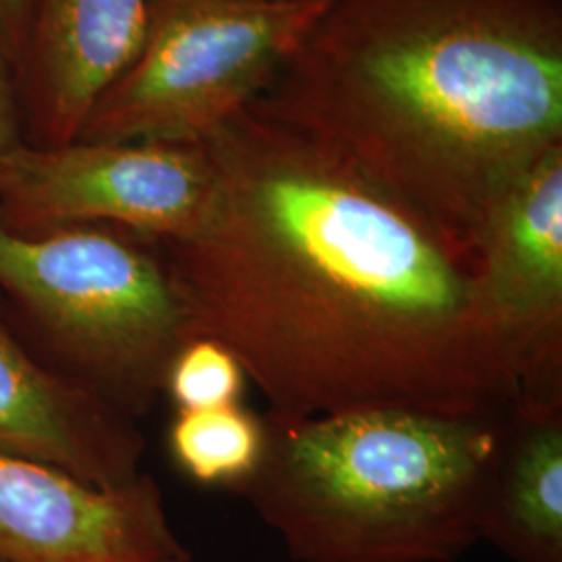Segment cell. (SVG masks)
I'll return each instance as SVG.
<instances>
[{"label": "cell", "instance_id": "obj_8", "mask_svg": "<svg viewBox=\"0 0 562 562\" xmlns=\"http://www.w3.org/2000/svg\"><path fill=\"white\" fill-rule=\"evenodd\" d=\"M473 276L519 359V387L562 382V144L496 202L473 246Z\"/></svg>", "mask_w": 562, "mask_h": 562}, {"label": "cell", "instance_id": "obj_3", "mask_svg": "<svg viewBox=\"0 0 562 562\" xmlns=\"http://www.w3.org/2000/svg\"><path fill=\"white\" fill-rule=\"evenodd\" d=\"M503 417L269 413L261 462L234 492L294 561L452 562L480 540Z\"/></svg>", "mask_w": 562, "mask_h": 562}, {"label": "cell", "instance_id": "obj_1", "mask_svg": "<svg viewBox=\"0 0 562 562\" xmlns=\"http://www.w3.org/2000/svg\"><path fill=\"white\" fill-rule=\"evenodd\" d=\"M201 144L213 215L162 250L194 336L234 352L269 413L503 417L521 364L434 223L257 104Z\"/></svg>", "mask_w": 562, "mask_h": 562}, {"label": "cell", "instance_id": "obj_6", "mask_svg": "<svg viewBox=\"0 0 562 562\" xmlns=\"http://www.w3.org/2000/svg\"><path fill=\"white\" fill-rule=\"evenodd\" d=\"M215 199L202 144L23 142L0 161V222L20 234L104 223L159 241L190 240Z\"/></svg>", "mask_w": 562, "mask_h": 562}, {"label": "cell", "instance_id": "obj_11", "mask_svg": "<svg viewBox=\"0 0 562 562\" xmlns=\"http://www.w3.org/2000/svg\"><path fill=\"white\" fill-rule=\"evenodd\" d=\"M480 540L515 562H562V392H519L504 413Z\"/></svg>", "mask_w": 562, "mask_h": 562}, {"label": "cell", "instance_id": "obj_14", "mask_svg": "<svg viewBox=\"0 0 562 562\" xmlns=\"http://www.w3.org/2000/svg\"><path fill=\"white\" fill-rule=\"evenodd\" d=\"M32 15L34 0H0V48L18 74L27 53Z\"/></svg>", "mask_w": 562, "mask_h": 562}, {"label": "cell", "instance_id": "obj_5", "mask_svg": "<svg viewBox=\"0 0 562 562\" xmlns=\"http://www.w3.org/2000/svg\"><path fill=\"white\" fill-rule=\"evenodd\" d=\"M329 4L150 0L138 55L76 140L201 144L261 99Z\"/></svg>", "mask_w": 562, "mask_h": 562}, {"label": "cell", "instance_id": "obj_15", "mask_svg": "<svg viewBox=\"0 0 562 562\" xmlns=\"http://www.w3.org/2000/svg\"><path fill=\"white\" fill-rule=\"evenodd\" d=\"M20 144H23V138L15 90L11 83V63L0 48V161Z\"/></svg>", "mask_w": 562, "mask_h": 562}, {"label": "cell", "instance_id": "obj_10", "mask_svg": "<svg viewBox=\"0 0 562 562\" xmlns=\"http://www.w3.org/2000/svg\"><path fill=\"white\" fill-rule=\"evenodd\" d=\"M150 0H34L20 76L34 146L76 140L102 92L140 50Z\"/></svg>", "mask_w": 562, "mask_h": 562}, {"label": "cell", "instance_id": "obj_9", "mask_svg": "<svg viewBox=\"0 0 562 562\" xmlns=\"http://www.w3.org/2000/svg\"><path fill=\"white\" fill-rule=\"evenodd\" d=\"M0 452L117 487L140 475L138 422L71 378L0 311Z\"/></svg>", "mask_w": 562, "mask_h": 562}, {"label": "cell", "instance_id": "obj_13", "mask_svg": "<svg viewBox=\"0 0 562 562\" xmlns=\"http://www.w3.org/2000/svg\"><path fill=\"white\" fill-rule=\"evenodd\" d=\"M246 373L222 341L192 336L169 362L162 394L176 411L240 404Z\"/></svg>", "mask_w": 562, "mask_h": 562}, {"label": "cell", "instance_id": "obj_7", "mask_svg": "<svg viewBox=\"0 0 562 562\" xmlns=\"http://www.w3.org/2000/svg\"><path fill=\"white\" fill-rule=\"evenodd\" d=\"M0 562H190L159 485L117 487L0 452Z\"/></svg>", "mask_w": 562, "mask_h": 562}, {"label": "cell", "instance_id": "obj_12", "mask_svg": "<svg viewBox=\"0 0 562 562\" xmlns=\"http://www.w3.org/2000/svg\"><path fill=\"white\" fill-rule=\"evenodd\" d=\"M167 446L190 482L236 490L261 462L265 419L241 404L176 411Z\"/></svg>", "mask_w": 562, "mask_h": 562}, {"label": "cell", "instance_id": "obj_2", "mask_svg": "<svg viewBox=\"0 0 562 562\" xmlns=\"http://www.w3.org/2000/svg\"><path fill=\"white\" fill-rule=\"evenodd\" d=\"M336 148L473 261L496 202L562 144L552 0H331L255 102Z\"/></svg>", "mask_w": 562, "mask_h": 562}, {"label": "cell", "instance_id": "obj_4", "mask_svg": "<svg viewBox=\"0 0 562 562\" xmlns=\"http://www.w3.org/2000/svg\"><path fill=\"white\" fill-rule=\"evenodd\" d=\"M0 296L44 357L136 422L194 336L161 241L117 225L0 222Z\"/></svg>", "mask_w": 562, "mask_h": 562}]
</instances>
